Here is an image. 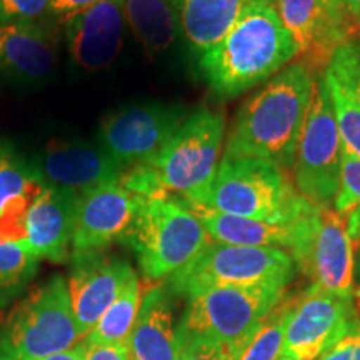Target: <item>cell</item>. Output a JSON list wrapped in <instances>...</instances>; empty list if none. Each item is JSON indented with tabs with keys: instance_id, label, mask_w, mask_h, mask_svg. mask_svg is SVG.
<instances>
[{
	"instance_id": "11",
	"label": "cell",
	"mask_w": 360,
	"mask_h": 360,
	"mask_svg": "<svg viewBox=\"0 0 360 360\" xmlns=\"http://www.w3.org/2000/svg\"><path fill=\"white\" fill-rule=\"evenodd\" d=\"M187 117V107L179 103L124 107L102 120L98 146L127 170L154 160Z\"/></svg>"
},
{
	"instance_id": "25",
	"label": "cell",
	"mask_w": 360,
	"mask_h": 360,
	"mask_svg": "<svg viewBox=\"0 0 360 360\" xmlns=\"http://www.w3.org/2000/svg\"><path fill=\"white\" fill-rule=\"evenodd\" d=\"M322 75L330 94L344 150L360 159V101L349 79L335 64L328 62Z\"/></svg>"
},
{
	"instance_id": "36",
	"label": "cell",
	"mask_w": 360,
	"mask_h": 360,
	"mask_svg": "<svg viewBox=\"0 0 360 360\" xmlns=\"http://www.w3.org/2000/svg\"><path fill=\"white\" fill-rule=\"evenodd\" d=\"M40 360H85V350H84V345L80 344L77 347L65 350V352L49 355V357L40 359Z\"/></svg>"
},
{
	"instance_id": "20",
	"label": "cell",
	"mask_w": 360,
	"mask_h": 360,
	"mask_svg": "<svg viewBox=\"0 0 360 360\" xmlns=\"http://www.w3.org/2000/svg\"><path fill=\"white\" fill-rule=\"evenodd\" d=\"M167 285L150 287L130 332V360H177L172 300Z\"/></svg>"
},
{
	"instance_id": "12",
	"label": "cell",
	"mask_w": 360,
	"mask_h": 360,
	"mask_svg": "<svg viewBox=\"0 0 360 360\" xmlns=\"http://www.w3.org/2000/svg\"><path fill=\"white\" fill-rule=\"evenodd\" d=\"M355 322L352 297H340L310 285L297 295L281 357L317 360Z\"/></svg>"
},
{
	"instance_id": "13",
	"label": "cell",
	"mask_w": 360,
	"mask_h": 360,
	"mask_svg": "<svg viewBox=\"0 0 360 360\" xmlns=\"http://www.w3.org/2000/svg\"><path fill=\"white\" fill-rule=\"evenodd\" d=\"M274 7L314 70L327 67L337 49L357 35L342 0H274Z\"/></svg>"
},
{
	"instance_id": "24",
	"label": "cell",
	"mask_w": 360,
	"mask_h": 360,
	"mask_svg": "<svg viewBox=\"0 0 360 360\" xmlns=\"http://www.w3.org/2000/svg\"><path fill=\"white\" fill-rule=\"evenodd\" d=\"M141 304V282L135 276L84 342L90 345H127Z\"/></svg>"
},
{
	"instance_id": "32",
	"label": "cell",
	"mask_w": 360,
	"mask_h": 360,
	"mask_svg": "<svg viewBox=\"0 0 360 360\" xmlns=\"http://www.w3.org/2000/svg\"><path fill=\"white\" fill-rule=\"evenodd\" d=\"M330 62L344 72L352 85L355 96L360 101V40H350V42L340 45L332 56Z\"/></svg>"
},
{
	"instance_id": "10",
	"label": "cell",
	"mask_w": 360,
	"mask_h": 360,
	"mask_svg": "<svg viewBox=\"0 0 360 360\" xmlns=\"http://www.w3.org/2000/svg\"><path fill=\"white\" fill-rule=\"evenodd\" d=\"M289 254L310 285L340 297L354 295V242L334 207H314L297 220Z\"/></svg>"
},
{
	"instance_id": "41",
	"label": "cell",
	"mask_w": 360,
	"mask_h": 360,
	"mask_svg": "<svg viewBox=\"0 0 360 360\" xmlns=\"http://www.w3.org/2000/svg\"><path fill=\"white\" fill-rule=\"evenodd\" d=\"M278 360H294V359H285V357H281Z\"/></svg>"
},
{
	"instance_id": "19",
	"label": "cell",
	"mask_w": 360,
	"mask_h": 360,
	"mask_svg": "<svg viewBox=\"0 0 360 360\" xmlns=\"http://www.w3.org/2000/svg\"><path fill=\"white\" fill-rule=\"evenodd\" d=\"M57 65V42L39 22L0 27V77L20 84L49 79Z\"/></svg>"
},
{
	"instance_id": "30",
	"label": "cell",
	"mask_w": 360,
	"mask_h": 360,
	"mask_svg": "<svg viewBox=\"0 0 360 360\" xmlns=\"http://www.w3.org/2000/svg\"><path fill=\"white\" fill-rule=\"evenodd\" d=\"M238 350L210 339H177V360H237Z\"/></svg>"
},
{
	"instance_id": "35",
	"label": "cell",
	"mask_w": 360,
	"mask_h": 360,
	"mask_svg": "<svg viewBox=\"0 0 360 360\" xmlns=\"http://www.w3.org/2000/svg\"><path fill=\"white\" fill-rule=\"evenodd\" d=\"M102 0H51V8L49 13L53 17H60V19H69L75 13L85 11V8L96 6Z\"/></svg>"
},
{
	"instance_id": "28",
	"label": "cell",
	"mask_w": 360,
	"mask_h": 360,
	"mask_svg": "<svg viewBox=\"0 0 360 360\" xmlns=\"http://www.w3.org/2000/svg\"><path fill=\"white\" fill-rule=\"evenodd\" d=\"M44 187V180L12 147L0 143V215L17 197Z\"/></svg>"
},
{
	"instance_id": "40",
	"label": "cell",
	"mask_w": 360,
	"mask_h": 360,
	"mask_svg": "<svg viewBox=\"0 0 360 360\" xmlns=\"http://www.w3.org/2000/svg\"><path fill=\"white\" fill-rule=\"evenodd\" d=\"M249 4H270L274 6V0H247Z\"/></svg>"
},
{
	"instance_id": "6",
	"label": "cell",
	"mask_w": 360,
	"mask_h": 360,
	"mask_svg": "<svg viewBox=\"0 0 360 360\" xmlns=\"http://www.w3.org/2000/svg\"><path fill=\"white\" fill-rule=\"evenodd\" d=\"M120 242L134 250L143 277L159 282L191 262L210 237L187 207L170 199H146Z\"/></svg>"
},
{
	"instance_id": "3",
	"label": "cell",
	"mask_w": 360,
	"mask_h": 360,
	"mask_svg": "<svg viewBox=\"0 0 360 360\" xmlns=\"http://www.w3.org/2000/svg\"><path fill=\"white\" fill-rule=\"evenodd\" d=\"M299 57V47L270 4H247L236 25L199 65L215 96L231 98L272 79Z\"/></svg>"
},
{
	"instance_id": "15",
	"label": "cell",
	"mask_w": 360,
	"mask_h": 360,
	"mask_svg": "<svg viewBox=\"0 0 360 360\" xmlns=\"http://www.w3.org/2000/svg\"><path fill=\"white\" fill-rule=\"evenodd\" d=\"M146 197L130 192L120 182L103 184L79 195L72 254L105 250L120 242L137 217Z\"/></svg>"
},
{
	"instance_id": "34",
	"label": "cell",
	"mask_w": 360,
	"mask_h": 360,
	"mask_svg": "<svg viewBox=\"0 0 360 360\" xmlns=\"http://www.w3.org/2000/svg\"><path fill=\"white\" fill-rule=\"evenodd\" d=\"M85 350V360H130L127 345H90L80 342Z\"/></svg>"
},
{
	"instance_id": "31",
	"label": "cell",
	"mask_w": 360,
	"mask_h": 360,
	"mask_svg": "<svg viewBox=\"0 0 360 360\" xmlns=\"http://www.w3.org/2000/svg\"><path fill=\"white\" fill-rule=\"evenodd\" d=\"M51 8V0H0V27L39 22Z\"/></svg>"
},
{
	"instance_id": "1",
	"label": "cell",
	"mask_w": 360,
	"mask_h": 360,
	"mask_svg": "<svg viewBox=\"0 0 360 360\" xmlns=\"http://www.w3.org/2000/svg\"><path fill=\"white\" fill-rule=\"evenodd\" d=\"M314 69L292 62L244 103L224 146V159L254 157L292 169L312 103Z\"/></svg>"
},
{
	"instance_id": "5",
	"label": "cell",
	"mask_w": 360,
	"mask_h": 360,
	"mask_svg": "<svg viewBox=\"0 0 360 360\" xmlns=\"http://www.w3.org/2000/svg\"><path fill=\"white\" fill-rule=\"evenodd\" d=\"M84 339L69 285L56 276L30 292L0 322V360H40L77 347Z\"/></svg>"
},
{
	"instance_id": "39",
	"label": "cell",
	"mask_w": 360,
	"mask_h": 360,
	"mask_svg": "<svg viewBox=\"0 0 360 360\" xmlns=\"http://www.w3.org/2000/svg\"><path fill=\"white\" fill-rule=\"evenodd\" d=\"M167 2L175 8V11L180 13V11H182V7H184V4H186V0H167Z\"/></svg>"
},
{
	"instance_id": "38",
	"label": "cell",
	"mask_w": 360,
	"mask_h": 360,
	"mask_svg": "<svg viewBox=\"0 0 360 360\" xmlns=\"http://www.w3.org/2000/svg\"><path fill=\"white\" fill-rule=\"evenodd\" d=\"M354 281L357 282V292H360V244L355 255V270H354Z\"/></svg>"
},
{
	"instance_id": "16",
	"label": "cell",
	"mask_w": 360,
	"mask_h": 360,
	"mask_svg": "<svg viewBox=\"0 0 360 360\" xmlns=\"http://www.w3.org/2000/svg\"><path fill=\"white\" fill-rule=\"evenodd\" d=\"M125 25L124 0H102L65 19L64 34L72 62L85 72L110 67L122 51Z\"/></svg>"
},
{
	"instance_id": "26",
	"label": "cell",
	"mask_w": 360,
	"mask_h": 360,
	"mask_svg": "<svg viewBox=\"0 0 360 360\" xmlns=\"http://www.w3.org/2000/svg\"><path fill=\"white\" fill-rule=\"evenodd\" d=\"M297 295H283L282 300L265 315L254 335L237 355V360H278L282 355L287 323Z\"/></svg>"
},
{
	"instance_id": "4",
	"label": "cell",
	"mask_w": 360,
	"mask_h": 360,
	"mask_svg": "<svg viewBox=\"0 0 360 360\" xmlns=\"http://www.w3.org/2000/svg\"><path fill=\"white\" fill-rule=\"evenodd\" d=\"M200 207L260 222L289 224L315 205L297 192L285 169L274 162L254 157H222Z\"/></svg>"
},
{
	"instance_id": "33",
	"label": "cell",
	"mask_w": 360,
	"mask_h": 360,
	"mask_svg": "<svg viewBox=\"0 0 360 360\" xmlns=\"http://www.w3.org/2000/svg\"><path fill=\"white\" fill-rule=\"evenodd\" d=\"M317 360H360V322H355L347 334L328 347Z\"/></svg>"
},
{
	"instance_id": "21",
	"label": "cell",
	"mask_w": 360,
	"mask_h": 360,
	"mask_svg": "<svg viewBox=\"0 0 360 360\" xmlns=\"http://www.w3.org/2000/svg\"><path fill=\"white\" fill-rule=\"evenodd\" d=\"M204 225L210 240L240 247H274L289 252L294 245L297 220L289 224H270L260 220L220 214L204 207L188 209Z\"/></svg>"
},
{
	"instance_id": "22",
	"label": "cell",
	"mask_w": 360,
	"mask_h": 360,
	"mask_svg": "<svg viewBox=\"0 0 360 360\" xmlns=\"http://www.w3.org/2000/svg\"><path fill=\"white\" fill-rule=\"evenodd\" d=\"M247 0H186L180 11V32L195 52L204 53L232 30Z\"/></svg>"
},
{
	"instance_id": "7",
	"label": "cell",
	"mask_w": 360,
	"mask_h": 360,
	"mask_svg": "<svg viewBox=\"0 0 360 360\" xmlns=\"http://www.w3.org/2000/svg\"><path fill=\"white\" fill-rule=\"evenodd\" d=\"M289 252L274 247H240L210 240L167 281L170 294L195 297L215 287L289 285L295 274Z\"/></svg>"
},
{
	"instance_id": "2",
	"label": "cell",
	"mask_w": 360,
	"mask_h": 360,
	"mask_svg": "<svg viewBox=\"0 0 360 360\" xmlns=\"http://www.w3.org/2000/svg\"><path fill=\"white\" fill-rule=\"evenodd\" d=\"M225 143V115L197 109L184 120L154 160L124 172L120 184L146 199L200 207L212 186Z\"/></svg>"
},
{
	"instance_id": "27",
	"label": "cell",
	"mask_w": 360,
	"mask_h": 360,
	"mask_svg": "<svg viewBox=\"0 0 360 360\" xmlns=\"http://www.w3.org/2000/svg\"><path fill=\"white\" fill-rule=\"evenodd\" d=\"M39 269V259L17 242L0 240V307L11 304L29 285Z\"/></svg>"
},
{
	"instance_id": "37",
	"label": "cell",
	"mask_w": 360,
	"mask_h": 360,
	"mask_svg": "<svg viewBox=\"0 0 360 360\" xmlns=\"http://www.w3.org/2000/svg\"><path fill=\"white\" fill-rule=\"evenodd\" d=\"M342 4H344L350 20H352L355 32L360 34V0H342Z\"/></svg>"
},
{
	"instance_id": "14",
	"label": "cell",
	"mask_w": 360,
	"mask_h": 360,
	"mask_svg": "<svg viewBox=\"0 0 360 360\" xmlns=\"http://www.w3.org/2000/svg\"><path fill=\"white\" fill-rule=\"evenodd\" d=\"M134 277V269L125 260L103 250L72 254V270L67 285L75 321L84 339Z\"/></svg>"
},
{
	"instance_id": "29",
	"label": "cell",
	"mask_w": 360,
	"mask_h": 360,
	"mask_svg": "<svg viewBox=\"0 0 360 360\" xmlns=\"http://www.w3.org/2000/svg\"><path fill=\"white\" fill-rule=\"evenodd\" d=\"M334 210L345 220L350 240L360 242V159L344 150L340 187L334 200Z\"/></svg>"
},
{
	"instance_id": "23",
	"label": "cell",
	"mask_w": 360,
	"mask_h": 360,
	"mask_svg": "<svg viewBox=\"0 0 360 360\" xmlns=\"http://www.w3.org/2000/svg\"><path fill=\"white\" fill-rule=\"evenodd\" d=\"M127 25L148 53L172 47L180 34V13L167 0H124Z\"/></svg>"
},
{
	"instance_id": "8",
	"label": "cell",
	"mask_w": 360,
	"mask_h": 360,
	"mask_svg": "<svg viewBox=\"0 0 360 360\" xmlns=\"http://www.w3.org/2000/svg\"><path fill=\"white\" fill-rule=\"evenodd\" d=\"M285 285L215 287L188 299L175 328L177 339H210L240 352L265 315L285 295Z\"/></svg>"
},
{
	"instance_id": "18",
	"label": "cell",
	"mask_w": 360,
	"mask_h": 360,
	"mask_svg": "<svg viewBox=\"0 0 360 360\" xmlns=\"http://www.w3.org/2000/svg\"><path fill=\"white\" fill-rule=\"evenodd\" d=\"M79 195L44 182L27 212L25 238L19 244L39 260L65 262L74 237Z\"/></svg>"
},
{
	"instance_id": "9",
	"label": "cell",
	"mask_w": 360,
	"mask_h": 360,
	"mask_svg": "<svg viewBox=\"0 0 360 360\" xmlns=\"http://www.w3.org/2000/svg\"><path fill=\"white\" fill-rule=\"evenodd\" d=\"M344 146L323 75L315 80L314 97L292 162L297 192L315 207H334L340 187Z\"/></svg>"
},
{
	"instance_id": "17",
	"label": "cell",
	"mask_w": 360,
	"mask_h": 360,
	"mask_svg": "<svg viewBox=\"0 0 360 360\" xmlns=\"http://www.w3.org/2000/svg\"><path fill=\"white\" fill-rule=\"evenodd\" d=\"M49 186L82 193L103 184L120 182L125 169L103 148L84 141H52L34 167Z\"/></svg>"
}]
</instances>
